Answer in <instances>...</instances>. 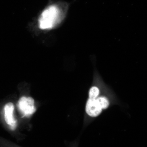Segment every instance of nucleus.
I'll use <instances>...</instances> for the list:
<instances>
[{
	"label": "nucleus",
	"instance_id": "nucleus-1",
	"mask_svg": "<svg viewBox=\"0 0 147 147\" xmlns=\"http://www.w3.org/2000/svg\"><path fill=\"white\" fill-rule=\"evenodd\" d=\"M68 7L64 2L51 5L43 11L39 20V27L41 29H50L62 21Z\"/></svg>",
	"mask_w": 147,
	"mask_h": 147
},
{
	"label": "nucleus",
	"instance_id": "nucleus-2",
	"mask_svg": "<svg viewBox=\"0 0 147 147\" xmlns=\"http://www.w3.org/2000/svg\"><path fill=\"white\" fill-rule=\"evenodd\" d=\"M18 108L21 113L25 116H29L35 112L34 100L31 97L23 96L19 99Z\"/></svg>",
	"mask_w": 147,
	"mask_h": 147
},
{
	"label": "nucleus",
	"instance_id": "nucleus-3",
	"mask_svg": "<svg viewBox=\"0 0 147 147\" xmlns=\"http://www.w3.org/2000/svg\"><path fill=\"white\" fill-rule=\"evenodd\" d=\"M14 109V105L11 102H9L4 107L5 119L12 130L15 129L16 127V121L13 117Z\"/></svg>",
	"mask_w": 147,
	"mask_h": 147
},
{
	"label": "nucleus",
	"instance_id": "nucleus-4",
	"mask_svg": "<svg viewBox=\"0 0 147 147\" xmlns=\"http://www.w3.org/2000/svg\"><path fill=\"white\" fill-rule=\"evenodd\" d=\"M86 112L89 115L92 117H96L99 115L102 112V109L98 104L95 99L90 98L86 105Z\"/></svg>",
	"mask_w": 147,
	"mask_h": 147
},
{
	"label": "nucleus",
	"instance_id": "nucleus-5",
	"mask_svg": "<svg viewBox=\"0 0 147 147\" xmlns=\"http://www.w3.org/2000/svg\"><path fill=\"white\" fill-rule=\"evenodd\" d=\"M98 104L99 105L101 109H106L109 105V101L105 97H99L96 99Z\"/></svg>",
	"mask_w": 147,
	"mask_h": 147
},
{
	"label": "nucleus",
	"instance_id": "nucleus-6",
	"mask_svg": "<svg viewBox=\"0 0 147 147\" xmlns=\"http://www.w3.org/2000/svg\"><path fill=\"white\" fill-rule=\"evenodd\" d=\"M99 94V90L96 87H92L90 90V98L95 99L98 96Z\"/></svg>",
	"mask_w": 147,
	"mask_h": 147
}]
</instances>
